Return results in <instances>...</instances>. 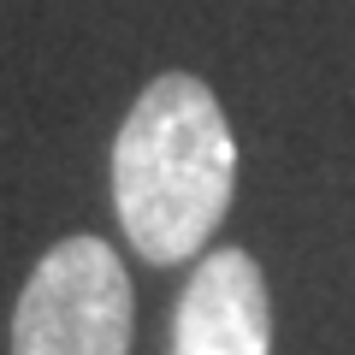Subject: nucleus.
Instances as JSON below:
<instances>
[{
	"instance_id": "1",
	"label": "nucleus",
	"mask_w": 355,
	"mask_h": 355,
	"mask_svg": "<svg viewBox=\"0 0 355 355\" xmlns=\"http://www.w3.org/2000/svg\"><path fill=\"white\" fill-rule=\"evenodd\" d=\"M237 196V137L219 95L166 71L137 95L113 142V207L130 249L154 266L196 261Z\"/></svg>"
},
{
	"instance_id": "2",
	"label": "nucleus",
	"mask_w": 355,
	"mask_h": 355,
	"mask_svg": "<svg viewBox=\"0 0 355 355\" xmlns=\"http://www.w3.org/2000/svg\"><path fill=\"white\" fill-rule=\"evenodd\" d=\"M130 272L101 237H65L36 261L12 308V355H125Z\"/></svg>"
},
{
	"instance_id": "3",
	"label": "nucleus",
	"mask_w": 355,
	"mask_h": 355,
	"mask_svg": "<svg viewBox=\"0 0 355 355\" xmlns=\"http://www.w3.org/2000/svg\"><path fill=\"white\" fill-rule=\"evenodd\" d=\"M172 355H272V296L249 249L196 261L172 314Z\"/></svg>"
}]
</instances>
